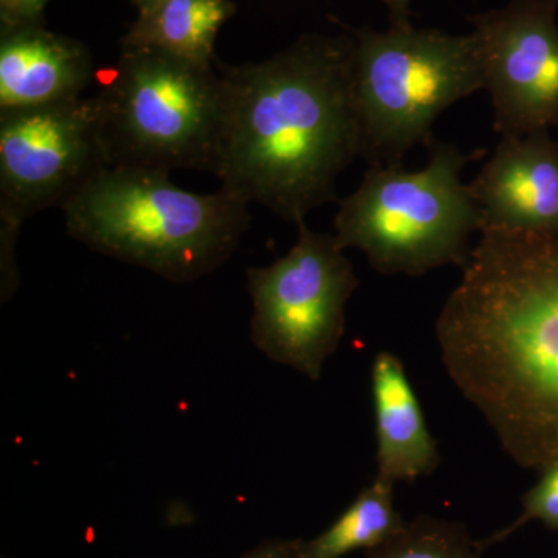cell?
<instances>
[{
    "instance_id": "cell-1",
    "label": "cell",
    "mask_w": 558,
    "mask_h": 558,
    "mask_svg": "<svg viewBox=\"0 0 558 558\" xmlns=\"http://www.w3.org/2000/svg\"><path fill=\"white\" fill-rule=\"evenodd\" d=\"M444 303L440 362L517 465L558 459V230L483 229Z\"/></svg>"
},
{
    "instance_id": "cell-2",
    "label": "cell",
    "mask_w": 558,
    "mask_h": 558,
    "mask_svg": "<svg viewBox=\"0 0 558 558\" xmlns=\"http://www.w3.org/2000/svg\"><path fill=\"white\" fill-rule=\"evenodd\" d=\"M352 35H304L269 60L219 64L220 190L299 223L336 201L337 179L362 153Z\"/></svg>"
},
{
    "instance_id": "cell-3",
    "label": "cell",
    "mask_w": 558,
    "mask_h": 558,
    "mask_svg": "<svg viewBox=\"0 0 558 558\" xmlns=\"http://www.w3.org/2000/svg\"><path fill=\"white\" fill-rule=\"evenodd\" d=\"M70 236L172 282L205 277L248 230V205L226 191L179 189L168 172L109 167L62 208Z\"/></svg>"
},
{
    "instance_id": "cell-4",
    "label": "cell",
    "mask_w": 558,
    "mask_h": 558,
    "mask_svg": "<svg viewBox=\"0 0 558 558\" xmlns=\"http://www.w3.org/2000/svg\"><path fill=\"white\" fill-rule=\"evenodd\" d=\"M424 170L371 165L354 193L340 201L336 238L341 248L363 252L384 275L422 277L440 267H464L470 240L483 215L461 172L486 149L461 153L433 138Z\"/></svg>"
},
{
    "instance_id": "cell-5",
    "label": "cell",
    "mask_w": 558,
    "mask_h": 558,
    "mask_svg": "<svg viewBox=\"0 0 558 558\" xmlns=\"http://www.w3.org/2000/svg\"><path fill=\"white\" fill-rule=\"evenodd\" d=\"M97 95L109 167L213 171L222 126V78L146 47L121 46Z\"/></svg>"
},
{
    "instance_id": "cell-6",
    "label": "cell",
    "mask_w": 558,
    "mask_h": 558,
    "mask_svg": "<svg viewBox=\"0 0 558 558\" xmlns=\"http://www.w3.org/2000/svg\"><path fill=\"white\" fill-rule=\"evenodd\" d=\"M354 38L352 87L362 153L369 165H402L416 145L428 146L433 124L450 106L484 89L472 35L416 31L413 25Z\"/></svg>"
},
{
    "instance_id": "cell-7",
    "label": "cell",
    "mask_w": 558,
    "mask_h": 558,
    "mask_svg": "<svg viewBox=\"0 0 558 558\" xmlns=\"http://www.w3.org/2000/svg\"><path fill=\"white\" fill-rule=\"evenodd\" d=\"M109 168L95 97L0 109L2 299L16 289L14 242L36 213L61 209Z\"/></svg>"
},
{
    "instance_id": "cell-8",
    "label": "cell",
    "mask_w": 558,
    "mask_h": 558,
    "mask_svg": "<svg viewBox=\"0 0 558 558\" xmlns=\"http://www.w3.org/2000/svg\"><path fill=\"white\" fill-rule=\"evenodd\" d=\"M296 226L288 255L247 271L252 340L274 362L317 381L343 339L344 310L360 281L336 234L317 233L304 220Z\"/></svg>"
},
{
    "instance_id": "cell-9",
    "label": "cell",
    "mask_w": 558,
    "mask_h": 558,
    "mask_svg": "<svg viewBox=\"0 0 558 558\" xmlns=\"http://www.w3.org/2000/svg\"><path fill=\"white\" fill-rule=\"evenodd\" d=\"M557 11L558 0H510L469 17L501 137L558 128Z\"/></svg>"
},
{
    "instance_id": "cell-10",
    "label": "cell",
    "mask_w": 558,
    "mask_h": 558,
    "mask_svg": "<svg viewBox=\"0 0 558 558\" xmlns=\"http://www.w3.org/2000/svg\"><path fill=\"white\" fill-rule=\"evenodd\" d=\"M468 186L481 230H558V143L549 130L501 137Z\"/></svg>"
},
{
    "instance_id": "cell-11",
    "label": "cell",
    "mask_w": 558,
    "mask_h": 558,
    "mask_svg": "<svg viewBox=\"0 0 558 558\" xmlns=\"http://www.w3.org/2000/svg\"><path fill=\"white\" fill-rule=\"evenodd\" d=\"M97 76L80 40L44 24L0 25V109L76 100Z\"/></svg>"
},
{
    "instance_id": "cell-12",
    "label": "cell",
    "mask_w": 558,
    "mask_h": 558,
    "mask_svg": "<svg viewBox=\"0 0 558 558\" xmlns=\"http://www.w3.org/2000/svg\"><path fill=\"white\" fill-rule=\"evenodd\" d=\"M376 418L377 476L387 483H413L440 465L438 444L427 427L421 403L403 363L380 351L371 368Z\"/></svg>"
},
{
    "instance_id": "cell-13",
    "label": "cell",
    "mask_w": 558,
    "mask_h": 558,
    "mask_svg": "<svg viewBox=\"0 0 558 558\" xmlns=\"http://www.w3.org/2000/svg\"><path fill=\"white\" fill-rule=\"evenodd\" d=\"M234 13L236 5L231 0H161L138 11L121 46L146 47L213 68L216 38Z\"/></svg>"
},
{
    "instance_id": "cell-14",
    "label": "cell",
    "mask_w": 558,
    "mask_h": 558,
    "mask_svg": "<svg viewBox=\"0 0 558 558\" xmlns=\"http://www.w3.org/2000/svg\"><path fill=\"white\" fill-rule=\"evenodd\" d=\"M395 505V484L376 478L318 537L301 539V558H340L376 548L405 526Z\"/></svg>"
},
{
    "instance_id": "cell-15",
    "label": "cell",
    "mask_w": 558,
    "mask_h": 558,
    "mask_svg": "<svg viewBox=\"0 0 558 558\" xmlns=\"http://www.w3.org/2000/svg\"><path fill=\"white\" fill-rule=\"evenodd\" d=\"M365 558H481V550L464 524L418 515Z\"/></svg>"
},
{
    "instance_id": "cell-16",
    "label": "cell",
    "mask_w": 558,
    "mask_h": 558,
    "mask_svg": "<svg viewBox=\"0 0 558 558\" xmlns=\"http://www.w3.org/2000/svg\"><path fill=\"white\" fill-rule=\"evenodd\" d=\"M539 473L542 475H539L537 484L531 490H527L521 499L523 512H521L519 519L509 524L508 527L495 532L490 537L476 542L481 553L505 542L531 521H539L550 531L558 532V459L545 465L539 470Z\"/></svg>"
},
{
    "instance_id": "cell-17",
    "label": "cell",
    "mask_w": 558,
    "mask_h": 558,
    "mask_svg": "<svg viewBox=\"0 0 558 558\" xmlns=\"http://www.w3.org/2000/svg\"><path fill=\"white\" fill-rule=\"evenodd\" d=\"M49 0H0V25L44 24Z\"/></svg>"
},
{
    "instance_id": "cell-18",
    "label": "cell",
    "mask_w": 558,
    "mask_h": 558,
    "mask_svg": "<svg viewBox=\"0 0 558 558\" xmlns=\"http://www.w3.org/2000/svg\"><path fill=\"white\" fill-rule=\"evenodd\" d=\"M241 558H301V539H271Z\"/></svg>"
},
{
    "instance_id": "cell-19",
    "label": "cell",
    "mask_w": 558,
    "mask_h": 558,
    "mask_svg": "<svg viewBox=\"0 0 558 558\" xmlns=\"http://www.w3.org/2000/svg\"><path fill=\"white\" fill-rule=\"evenodd\" d=\"M410 2L411 0H384L389 11V20L395 27L410 25Z\"/></svg>"
},
{
    "instance_id": "cell-20",
    "label": "cell",
    "mask_w": 558,
    "mask_h": 558,
    "mask_svg": "<svg viewBox=\"0 0 558 558\" xmlns=\"http://www.w3.org/2000/svg\"><path fill=\"white\" fill-rule=\"evenodd\" d=\"M130 2L138 11H145L150 9V7L157 5L161 0H130Z\"/></svg>"
}]
</instances>
